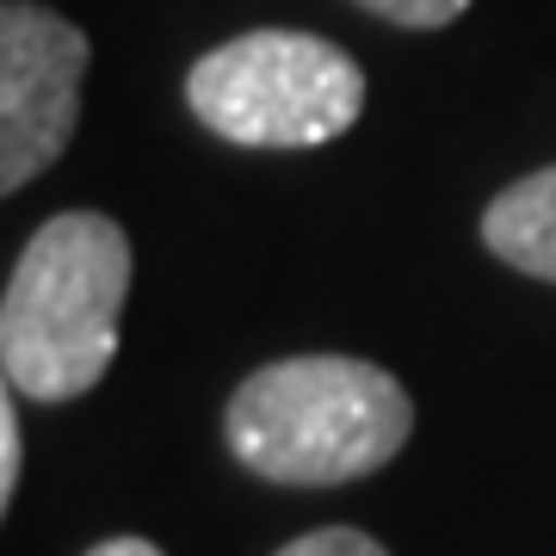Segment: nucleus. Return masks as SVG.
I'll return each instance as SVG.
<instances>
[{"mask_svg":"<svg viewBox=\"0 0 556 556\" xmlns=\"http://www.w3.org/2000/svg\"><path fill=\"white\" fill-rule=\"evenodd\" d=\"M186 105L241 149H321L365 112V68L309 31H241L192 62Z\"/></svg>","mask_w":556,"mask_h":556,"instance_id":"3","label":"nucleus"},{"mask_svg":"<svg viewBox=\"0 0 556 556\" xmlns=\"http://www.w3.org/2000/svg\"><path fill=\"white\" fill-rule=\"evenodd\" d=\"M273 556H390L371 532H358V526H316V532L291 538L285 551Z\"/></svg>","mask_w":556,"mask_h":556,"instance_id":"7","label":"nucleus"},{"mask_svg":"<svg viewBox=\"0 0 556 556\" xmlns=\"http://www.w3.org/2000/svg\"><path fill=\"white\" fill-rule=\"evenodd\" d=\"M358 7L390 20V25H402V31H439L457 13H470V0H358Z\"/></svg>","mask_w":556,"mask_h":556,"instance_id":"6","label":"nucleus"},{"mask_svg":"<svg viewBox=\"0 0 556 556\" xmlns=\"http://www.w3.org/2000/svg\"><path fill=\"white\" fill-rule=\"evenodd\" d=\"M87 31L38 0L0 7V192H20L75 137Z\"/></svg>","mask_w":556,"mask_h":556,"instance_id":"4","label":"nucleus"},{"mask_svg":"<svg viewBox=\"0 0 556 556\" xmlns=\"http://www.w3.org/2000/svg\"><path fill=\"white\" fill-rule=\"evenodd\" d=\"M415 433V402L383 365L303 353L260 365L223 408V439L241 470L291 489H340L383 470Z\"/></svg>","mask_w":556,"mask_h":556,"instance_id":"1","label":"nucleus"},{"mask_svg":"<svg viewBox=\"0 0 556 556\" xmlns=\"http://www.w3.org/2000/svg\"><path fill=\"white\" fill-rule=\"evenodd\" d=\"M130 298V236L105 211H62L25 241L0 298V371L25 402H75L105 378Z\"/></svg>","mask_w":556,"mask_h":556,"instance_id":"2","label":"nucleus"},{"mask_svg":"<svg viewBox=\"0 0 556 556\" xmlns=\"http://www.w3.org/2000/svg\"><path fill=\"white\" fill-rule=\"evenodd\" d=\"M87 556H167V551L149 544V538H105V544H93Z\"/></svg>","mask_w":556,"mask_h":556,"instance_id":"9","label":"nucleus"},{"mask_svg":"<svg viewBox=\"0 0 556 556\" xmlns=\"http://www.w3.org/2000/svg\"><path fill=\"white\" fill-rule=\"evenodd\" d=\"M482 241L514 273L551 278L556 285V161L538 167V174H526V179H514L507 192L489 199V211H482Z\"/></svg>","mask_w":556,"mask_h":556,"instance_id":"5","label":"nucleus"},{"mask_svg":"<svg viewBox=\"0 0 556 556\" xmlns=\"http://www.w3.org/2000/svg\"><path fill=\"white\" fill-rule=\"evenodd\" d=\"M25 470V433H20V396L7 390V408H0V507L13 501Z\"/></svg>","mask_w":556,"mask_h":556,"instance_id":"8","label":"nucleus"}]
</instances>
